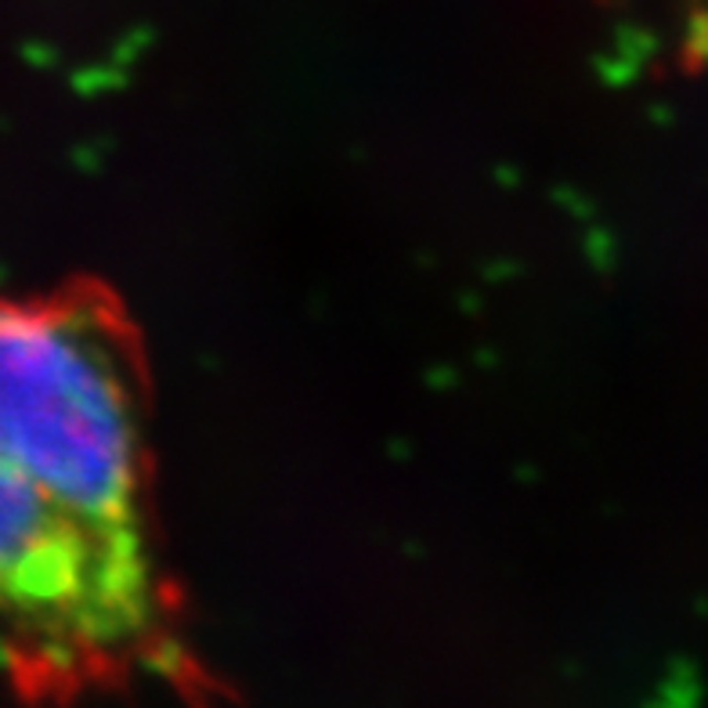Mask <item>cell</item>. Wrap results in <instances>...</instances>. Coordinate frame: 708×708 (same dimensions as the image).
<instances>
[{"instance_id":"1","label":"cell","mask_w":708,"mask_h":708,"mask_svg":"<svg viewBox=\"0 0 708 708\" xmlns=\"http://www.w3.org/2000/svg\"><path fill=\"white\" fill-rule=\"evenodd\" d=\"M0 438L76 528L149 557L138 401L90 311L0 300Z\"/></svg>"},{"instance_id":"2","label":"cell","mask_w":708,"mask_h":708,"mask_svg":"<svg viewBox=\"0 0 708 708\" xmlns=\"http://www.w3.org/2000/svg\"><path fill=\"white\" fill-rule=\"evenodd\" d=\"M152 633V557L76 528L0 438V636L41 662H87L141 651Z\"/></svg>"}]
</instances>
